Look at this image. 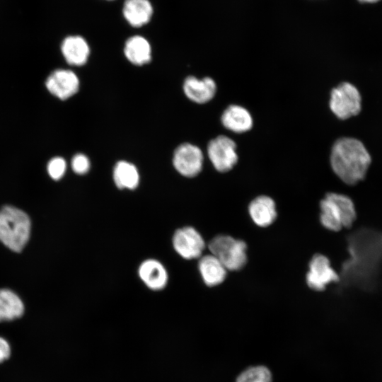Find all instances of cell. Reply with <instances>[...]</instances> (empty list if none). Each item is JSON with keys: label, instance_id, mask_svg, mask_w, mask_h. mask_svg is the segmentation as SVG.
Returning <instances> with one entry per match:
<instances>
[{"label": "cell", "instance_id": "obj_6", "mask_svg": "<svg viewBox=\"0 0 382 382\" xmlns=\"http://www.w3.org/2000/svg\"><path fill=\"white\" fill-rule=\"evenodd\" d=\"M330 108L341 120L357 115L361 108V98L358 89L350 83H341L330 93Z\"/></svg>", "mask_w": 382, "mask_h": 382}, {"label": "cell", "instance_id": "obj_24", "mask_svg": "<svg viewBox=\"0 0 382 382\" xmlns=\"http://www.w3.org/2000/svg\"><path fill=\"white\" fill-rule=\"evenodd\" d=\"M90 161L88 157L82 154L75 155L71 160L73 170L79 175L86 173L90 169Z\"/></svg>", "mask_w": 382, "mask_h": 382}, {"label": "cell", "instance_id": "obj_1", "mask_svg": "<svg viewBox=\"0 0 382 382\" xmlns=\"http://www.w3.org/2000/svg\"><path fill=\"white\" fill-rule=\"evenodd\" d=\"M347 259L342 265L340 282L366 291L378 285L382 267V231L361 227L347 237Z\"/></svg>", "mask_w": 382, "mask_h": 382}, {"label": "cell", "instance_id": "obj_20", "mask_svg": "<svg viewBox=\"0 0 382 382\" xmlns=\"http://www.w3.org/2000/svg\"><path fill=\"white\" fill-rule=\"evenodd\" d=\"M24 311L21 299L12 291L0 289V322L20 318Z\"/></svg>", "mask_w": 382, "mask_h": 382}, {"label": "cell", "instance_id": "obj_11", "mask_svg": "<svg viewBox=\"0 0 382 382\" xmlns=\"http://www.w3.org/2000/svg\"><path fill=\"white\" fill-rule=\"evenodd\" d=\"M48 91L61 100L74 96L79 88V80L71 70L57 69L46 80Z\"/></svg>", "mask_w": 382, "mask_h": 382}, {"label": "cell", "instance_id": "obj_14", "mask_svg": "<svg viewBox=\"0 0 382 382\" xmlns=\"http://www.w3.org/2000/svg\"><path fill=\"white\" fill-rule=\"evenodd\" d=\"M139 276L147 287L158 291L163 289L168 282V273L158 260L149 259L144 261L138 270Z\"/></svg>", "mask_w": 382, "mask_h": 382}, {"label": "cell", "instance_id": "obj_22", "mask_svg": "<svg viewBox=\"0 0 382 382\" xmlns=\"http://www.w3.org/2000/svg\"><path fill=\"white\" fill-rule=\"evenodd\" d=\"M271 370L265 365L257 364L246 367L236 378L235 382H272Z\"/></svg>", "mask_w": 382, "mask_h": 382}, {"label": "cell", "instance_id": "obj_17", "mask_svg": "<svg viewBox=\"0 0 382 382\" xmlns=\"http://www.w3.org/2000/svg\"><path fill=\"white\" fill-rule=\"evenodd\" d=\"M62 52L67 63L75 66L84 64L89 56L88 43L81 36H69L62 44Z\"/></svg>", "mask_w": 382, "mask_h": 382}, {"label": "cell", "instance_id": "obj_3", "mask_svg": "<svg viewBox=\"0 0 382 382\" xmlns=\"http://www.w3.org/2000/svg\"><path fill=\"white\" fill-rule=\"evenodd\" d=\"M356 219L354 204L347 195L329 192L320 202L319 220L328 230L336 232L350 228Z\"/></svg>", "mask_w": 382, "mask_h": 382}, {"label": "cell", "instance_id": "obj_5", "mask_svg": "<svg viewBox=\"0 0 382 382\" xmlns=\"http://www.w3.org/2000/svg\"><path fill=\"white\" fill-rule=\"evenodd\" d=\"M208 248L228 271H238L247 263V244L243 240L229 235H218L210 241Z\"/></svg>", "mask_w": 382, "mask_h": 382}, {"label": "cell", "instance_id": "obj_4", "mask_svg": "<svg viewBox=\"0 0 382 382\" xmlns=\"http://www.w3.org/2000/svg\"><path fill=\"white\" fill-rule=\"evenodd\" d=\"M30 221L22 210L11 206L0 209V241L8 248L20 252L27 243Z\"/></svg>", "mask_w": 382, "mask_h": 382}, {"label": "cell", "instance_id": "obj_15", "mask_svg": "<svg viewBox=\"0 0 382 382\" xmlns=\"http://www.w3.org/2000/svg\"><path fill=\"white\" fill-rule=\"evenodd\" d=\"M199 258L198 268L204 284L208 286L221 284L227 276L228 270L225 266L212 254Z\"/></svg>", "mask_w": 382, "mask_h": 382}, {"label": "cell", "instance_id": "obj_7", "mask_svg": "<svg viewBox=\"0 0 382 382\" xmlns=\"http://www.w3.org/2000/svg\"><path fill=\"white\" fill-rule=\"evenodd\" d=\"M306 282L312 290L322 291L328 284L340 282V275L332 267L328 257L318 253L311 257L308 263Z\"/></svg>", "mask_w": 382, "mask_h": 382}, {"label": "cell", "instance_id": "obj_25", "mask_svg": "<svg viewBox=\"0 0 382 382\" xmlns=\"http://www.w3.org/2000/svg\"><path fill=\"white\" fill-rule=\"evenodd\" d=\"M11 354V347L8 342L0 337V363L7 359Z\"/></svg>", "mask_w": 382, "mask_h": 382}, {"label": "cell", "instance_id": "obj_16", "mask_svg": "<svg viewBox=\"0 0 382 382\" xmlns=\"http://www.w3.org/2000/svg\"><path fill=\"white\" fill-rule=\"evenodd\" d=\"M221 120L226 129L236 133L247 132L253 126V119L250 112L238 105L228 106L224 111Z\"/></svg>", "mask_w": 382, "mask_h": 382}, {"label": "cell", "instance_id": "obj_10", "mask_svg": "<svg viewBox=\"0 0 382 382\" xmlns=\"http://www.w3.org/2000/svg\"><path fill=\"white\" fill-rule=\"evenodd\" d=\"M173 163L176 170L185 177L198 175L202 168L203 154L201 149L189 143L182 144L175 150Z\"/></svg>", "mask_w": 382, "mask_h": 382}, {"label": "cell", "instance_id": "obj_19", "mask_svg": "<svg viewBox=\"0 0 382 382\" xmlns=\"http://www.w3.org/2000/svg\"><path fill=\"white\" fill-rule=\"evenodd\" d=\"M124 52L127 59L134 65L149 63L151 59V46L146 39L135 35L125 42Z\"/></svg>", "mask_w": 382, "mask_h": 382}, {"label": "cell", "instance_id": "obj_21", "mask_svg": "<svg viewBox=\"0 0 382 382\" xmlns=\"http://www.w3.org/2000/svg\"><path fill=\"white\" fill-rule=\"evenodd\" d=\"M113 179L118 188L133 190L139 185V172L132 163L120 161L115 166Z\"/></svg>", "mask_w": 382, "mask_h": 382}, {"label": "cell", "instance_id": "obj_9", "mask_svg": "<svg viewBox=\"0 0 382 382\" xmlns=\"http://www.w3.org/2000/svg\"><path fill=\"white\" fill-rule=\"evenodd\" d=\"M173 245L175 251L187 260L201 257L205 248L202 236L191 226L177 230L173 237Z\"/></svg>", "mask_w": 382, "mask_h": 382}, {"label": "cell", "instance_id": "obj_23", "mask_svg": "<svg viewBox=\"0 0 382 382\" xmlns=\"http://www.w3.org/2000/svg\"><path fill=\"white\" fill-rule=\"evenodd\" d=\"M66 170V162L61 157H55L50 161L47 165V171L50 176L54 180L60 179Z\"/></svg>", "mask_w": 382, "mask_h": 382}, {"label": "cell", "instance_id": "obj_12", "mask_svg": "<svg viewBox=\"0 0 382 382\" xmlns=\"http://www.w3.org/2000/svg\"><path fill=\"white\" fill-rule=\"evenodd\" d=\"M248 213L253 222L262 228L272 225L277 217L276 203L267 195H259L251 200Z\"/></svg>", "mask_w": 382, "mask_h": 382}, {"label": "cell", "instance_id": "obj_8", "mask_svg": "<svg viewBox=\"0 0 382 382\" xmlns=\"http://www.w3.org/2000/svg\"><path fill=\"white\" fill-rule=\"evenodd\" d=\"M236 144L229 137L219 136L208 144V156L216 170L226 173L233 168L238 161Z\"/></svg>", "mask_w": 382, "mask_h": 382}, {"label": "cell", "instance_id": "obj_26", "mask_svg": "<svg viewBox=\"0 0 382 382\" xmlns=\"http://www.w3.org/2000/svg\"><path fill=\"white\" fill-rule=\"evenodd\" d=\"M360 2L362 3H375L378 1L379 0H358Z\"/></svg>", "mask_w": 382, "mask_h": 382}, {"label": "cell", "instance_id": "obj_13", "mask_svg": "<svg viewBox=\"0 0 382 382\" xmlns=\"http://www.w3.org/2000/svg\"><path fill=\"white\" fill-rule=\"evenodd\" d=\"M216 90L215 81L210 77L198 79L193 76L185 79L183 91L185 96L197 103H205L212 100Z\"/></svg>", "mask_w": 382, "mask_h": 382}, {"label": "cell", "instance_id": "obj_18", "mask_svg": "<svg viewBox=\"0 0 382 382\" xmlns=\"http://www.w3.org/2000/svg\"><path fill=\"white\" fill-rule=\"evenodd\" d=\"M153 14V7L149 0H125L123 15L134 27L146 24Z\"/></svg>", "mask_w": 382, "mask_h": 382}, {"label": "cell", "instance_id": "obj_2", "mask_svg": "<svg viewBox=\"0 0 382 382\" xmlns=\"http://www.w3.org/2000/svg\"><path fill=\"white\" fill-rule=\"evenodd\" d=\"M371 161L367 149L357 139L341 138L332 146L331 168L337 176L347 185H355L365 178Z\"/></svg>", "mask_w": 382, "mask_h": 382}]
</instances>
